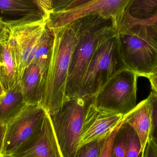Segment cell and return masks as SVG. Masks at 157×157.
Masks as SVG:
<instances>
[{
    "label": "cell",
    "mask_w": 157,
    "mask_h": 157,
    "mask_svg": "<svg viewBox=\"0 0 157 157\" xmlns=\"http://www.w3.org/2000/svg\"><path fill=\"white\" fill-rule=\"evenodd\" d=\"M127 126L128 124L124 119L114 140L112 149L113 157H126Z\"/></svg>",
    "instance_id": "cell-19"
},
{
    "label": "cell",
    "mask_w": 157,
    "mask_h": 157,
    "mask_svg": "<svg viewBox=\"0 0 157 157\" xmlns=\"http://www.w3.org/2000/svg\"><path fill=\"white\" fill-rule=\"evenodd\" d=\"M106 137L94 140L83 145L78 148L76 157H99Z\"/></svg>",
    "instance_id": "cell-21"
},
{
    "label": "cell",
    "mask_w": 157,
    "mask_h": 157,
    "mask_svg": "<svg viewBox=\"0 0 157 157\" xmlns=\"http://www.w3.org/2000/svg\"><path fill=\"white\" fill-rule=\"evenodd\" d=\"M9 37V27L8 23L0 18V44L6 42Z\"/></svg>",
    "instance_id": "cell-26"
},
{
    "label": "cell",
    "mask_w": 157,
    "mask_h": 157,
    "mask_svg": "<svg viewBox=\"0 0 157 157\" xmlns=\"http://www.w3.org/2000/svg\"><path fill=\"white\" fill-rule=\"evenodd\" d=\"M91 98L69 99L57 110L49 113L62 157H76L85 110Z\"/></svg>",
    "instance_id": "cell-5"
},
{
    "label": "cell",
    "mask_w": 157,
    "mask_h": 157,
    "mask_svg": "<svg viewBox=\"0 0 157 157\" xmlns=\"http://www.w3.org/2000/svg\"><path fill=\"white\" fill-rule=\"evenodd\" d=\"M81 36L72 57L66 84L67 98L78 96L81 84L91 60L98 50L116 37L117 30L109 25H102L95 16L80 18Z\"/></svg>",
    "instance_id": "cell-2"
},
{
    "label": "cell",
    "mask_w": 157,
    "mask_h": 157,
    "mask_svg": "<svg viewBox=\"0 0 157 157\" xmlns=\"http://www.w3.org/2000/svg\"><path fill=\"white\" fill-rule=\"evenodd\" d=\"M125 13L131 20L144 26L148 34L157 41V14L150 18L140 20L133 18L127 12Z\"/></svg>",
    "instance_id": "cell-24"
},
{
    "label": "cell",
    "mask_w": 157,
    "mask_h": 157,
    "mask_svg": "<svg viewBox=\"0 0 157 157\" xmlns=\"http://www.w3.org/2000/svg\"><path fill=\"white\" fill-rule=\"evenodd\" d=\"M125 12L136 19L150 18L157 14V0H130Z\"/></svg>",
    "instance_id": "cell-18"
},
{
    "label": "cell",
    "mask_w": 157,
    "mask_h": 157,
    "mask_svg": "<svg viewBox=\"0 0 157 157\" xmlns=\"http://www.w3.org/2000/svg\"><path fill=\"white\" fill-rule=\"evenodd\" d=\"M46 112L39 104H27L16 117L9 121L6 124L1 157H12L36 131Z\"/></svg>",
    "instance_id": "cell-9"
},
{
    "label": "cell",
    "mask_w": 157,
    "mask_h": 157,
    "mask_svg": "<svg viewBox=\"0 0 157 157\" xmlns=\"http://www.w3.org/2000/svg\"><path fill=\"white\" fill-rule=\"evenodd\" d=\"M27 105L19 81L0 97V122L7 124Z\"/></svg>",
    "instance_id": "cell-15"
},
{
    "label": "cell",
    "mask_w": 157,
    "mask_h": 157,
    "mask_svg": "<svg viewBox=\"0 0 157 157\" xmlns=\"http://www.w3.org/2000/svg\"><path fill=\"white\" fill-rule=\"evenodd\" d=\"M91 0H75L72 2L69 5L67 6L65 8L62 10H68L75 8L79 6L82 5Z\"/></svg>",
    "instance_id": "cell-30"
},
{
    "label": "cell",
    "mask_w": 157,
    "mask_h": 157,
    "mask_svg": "<svg viewBox=\"0 0 157 157\" xmlns=\"http://www.w3.org/2000/svg\"><path fill=\"white\" fill-rule=\"evenodd\" d=\"M147 78H148L151 84L152 91L157 94V76H150Z\"/></svg>",
    "instance_id": "cell-31"
},
{
    "label": "cell",
    "mask_w": 157,
    "mask_h": 157,
    "mask_svg": "<svg viewBox=\"0 0 157 157\" xmlns=\"http://www.w3.org/2000/svg\"><path fill=\"white\" fill-rule=\"evenodd\" d=\"M127 68H129L122 55L117 34L95 53L82 81L78 96L93 97L114 76Z\"/></svg>",
    "instance_id": "cell-4"
},
{
    "label": "cell",
    "mask_w": 157,
    "mask_h": 157,
    "mask_svg": "<svg viewBox=\"0 0 157 157\" xmlns=\"http://www.w3.org/2000/svg\"><path fill=\"white\" fill-rule=\"evenodd\" d=\"M43 76L38 65L34 63L24 69L18 81L27 104H40L43 95Z\"/></svg>",
    "instance_id": "cell-12"
},
{
    "label": "cell",
    "mask_w": 157,
    "mask_h": 157,
    "mask_svg": "<svg viewBox=\"0 0 157 157\" xmlns=\"http://www.w3.org/2000/svg\"><path fill=\"white\" fill-rule=\"evenodd\" d=\"M6 22L9 27L8 41L16 61L19 79L24 69L32 62L48 20L41 18Z\"/></svg>",
    "instance_id": "cell-8"
},
{
    "label": "cell",
    "mask_w": 157,
    "mask_h": 157,
    "mask_svg": "<svg viewBox=\"0 0 157 157\" xmlns=\"http://www.w3.org/2000/svg\"><path fill=\"white\" fill-rule=\"evenodd\" d=\"M92 98L85 110L78 148L89 142L107 137L123 118L121 114L98 108Z\"/></svg>",
    "instance_id": "cell-10"
},
{
    "label": "cell",
    "mask_w": 157,
    "mask_h": 157,
    "mask_svg": "<svg viewBox=\"0 0 157 157\" xmlns=\"http://www.w3.org/2000/svg\"><path fill=\"white\" fill-rule=\"evenodd\" d=\"M12 157H62L49 113L46 112L36 131Z\"/></svg>",
    "instance_id": "cell-11"
},
{
    "label": "cell",
    "mask_w": 157,
    "mask_h": 157,
    "mask_svg": "<svg viewBox=\"0 0 157 157\" xmlns=\"http://www.w3.org/2000/svg\"><path fill=\"white\" fill-rule=\"evenodd\" d=\"M124 121V118L105 138L99 157H113L112 149L116 134Z\"/></svg>",
    "instance_id": "cell-23"
},
{
    "label": "cell",
    "mask_w": 157,
    "mask_h": 157,
    "mask_svg": "<svg viewBox=\"0 0 157 157\" xmlns=\"http://www.w3.org/2000/svg\"><path fill=\"white\" fill-rule=\"evenodd\" d=\"M157 157V144L152 139H149L146 146L143 157Z\"/></svg>",
    "instance_id": "cell-27"
},
{
    "label": "cell",
    "mask_w": 157,
    "mask_h": 157,
    "mask_svg": "<svg viewBox=\"0 0 157 157\" xmlns=\"http://www.w3.org/2000/svg\"><path fill=\"white\" fill-rule=\"evenodd\" d=\"M6 131V124L0 122V157H1Z\"/></svg>",
    "instance_id": "cell-29"
},
{
    "label": "cell",
    "mask_w": 157,
    "mask_h": 157,
    "mask_svg": "<svg viewBox=\"0 0 157 157\" xmlns=\"http://www.w3.org/2000/svg\"><path fill=\"white\" fill-rule=\"evenodd\" d=\"M130 68L114 76L92 98L98 108L124 116L136 105L137 78Z\"/></svg>",
    "instance_id": "cell-6"
},
{
    "label": "cell",
    "mask_w": 157,
    "mask_h": 157,
    "mask_svg": "<svg viewBox=\"0 0 157 157\" xmlns=\"http://www.w3.org/2000/svg\"><path fill=\"white\" fill-rule=\"evenodd\" d=\"M0 14L10 21L43 18L35 0H0Z\"/></svg>",
    "instance_id": "cell-14"
},
{
    "label": "cell",
    "mask_w": 157,
    "mask_h": 157,
    "mask_svg": "<svg viewBox=\"0 0 157 157\" xmlns=\"http://www.w3.org/2000/svg\"><path fill=\"white\" fill-rule=\"evenodd\" d=\"M81 20L52 29V52L43 77L42 98L40 105L48 113L57 110L69 99L66 95L68 72L73 54L81 36Z\"/></svg>",
    "instance_id": "cell-1"
},
{
    "label": "cell",
    "mask_w": 157,
    "mask_h": 157,
    "mask_svg": "<svg viewBox=\"0 0 157 157\" xmlns=\"http://www.w3.org/2000/svg\"><path fill=\"white\" fill-rule=\"evenodd\" d=\"M53 40V31L47 25L38 43L32 62L38 65L44 75L49 64Z\"/></svg>",
    "instance_id": "cell-17"
},
{
    "label": "cell",
    "mask_w": 157,
    "mask_h": 157,
    "mask_svg": "<svg viewBox=\"0 0 157 157\" xmlns=\"http://www.w3.org/2000/svg\"><path fill=\"white\" fill-rule=\"evenodd\" d=\"M147 99L151 116V127L149 139L153 140L157 144V94L152 91Z\"/></svg>",
    "instance_id": "cell-22"
},
{
    "label": "cell",
    "mask_w": 157,
    "mask_h": 157,
    "mask_svg": "<svg viewBox=\"0 0 157 157\" xmlns=\"http://www.w3.org/2000/svg\"><path fill=\"white\" fill-rule=\"evenodd\" d=\"M75 0H52V12L63 10Z\"/></svg>",
    "instance_id": "cell-28"
},
{
    "label": "cell",
    "mask_w": 157,
    "mask_h": 157,
    "mask_svg": "<svg viewBox=\"0 0 157 157\" xmlns=\"http://www.w3.org/2000/svg\"><path fill=\"white\" fill-rule=\"evenodd\" d=\"M39 7L42 17L48 20L52 13V0H35Z\"/></svg>",
    "instance_id": "cell-25"
},
{
    "label": "cell",
    "mask_w": 157,
    "mask_h": 157,
    "mask_svg": "<svg viewBox=\"0 0 157 157\" xmlns=\"http://www.w3.org/2000/svg\"><path fill=\"white\" fill-rule=\"evenodd\" d=\"M18 80L16 61L8 40L0 44V82L4 92L12 88Z\"/></svg>",
    "instance_id": "cell-16"
},
{
    "label": "cell",
    "mask_w": 157,
    "mask_h": 157,
    "mask_svg": "<svg viewBox=\"0 0 157 157\" xmlns=\"http://www.w3.org/2000/svg\"><path fill=\"white\" fill-rule=\"evenodd\" d=\"M130 0H91L68 10L52 12L47 22L51 29L63 27L85 17L97 15L110 20L117 30Z\"/></svg>",
    "instance_id": "cell-7"
},
{
    "label": "cell",
    "mask_w": 157,
    "mask_h": 157,
    "mask_svg": "<svg viewBox=\"0 0 157 157\" xmlns=\"http://www.w3.org/2000/svg\"><path fill=\"white\" fill-rule=\"evenodd\" d=\"M124 120L136 130L142 144V157L150 137L151 116L147 99L142 100L124 116Z\"/></svg>",
    "instance_id": "cell-13"
},
{
    "label": "cell",
    "mask_w": 157,
    "mask_h": 157,
    "mask_svg": "<svg viewBox=\"0 0 157 157\" xmlns=\"http://www.w3.org/2000/svg\"><path fill=\"white\" fill-rule=\"evenodd\" d=\"M127 124L126 157H142V144L139 135L133 127Z\"/></svg>",
    "instance_id": "cell-20"
},
{
    "label": "cell",
    "mask_w": 157,
    "mask_h": 157,
    "mask_svg": "<svg viewBox=\"0 0 157 157\" xmlns=\"http://www.w3.org/2000/svg\"><path fill=\"white\" fill-rule=\"evenodd\" d=\"M157 76V65L156 67L155 68V69L153 70V71L151 72V73H150V75H149V76Z\"/></svg>",
    "instance_id": "cell-32"
},
{
    "label": "cell",
    "mask_w": 157,
    "mask_h": 157,
    "mask_svg": "<svg viewBox=\"0 0 157 157\" xmlns=\"http://www.w3.org/2000/svg\"><path fill=\"white\" fill-rule=\"evenodd\" d=\"M121 52L127 66L147 78L157 65V41L144 26L125 13L117 30Z\"/></svg>",
    "instance_id": "cell-3"
}]
</instances>
